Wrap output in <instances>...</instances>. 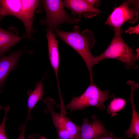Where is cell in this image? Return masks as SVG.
Returning <instances> with one entry per match:
<instances>
[{"label":"cell","mask_w":139,"mask_h":139,"mask_svg":"<svg viewBox=\"0 0 139 139\" xmlns=\"http://www.w3.org/2000/svg\"><path fill=\"white\" fill-rule=\"evenodd\" d=\"M73 29L71 32L64 31L59 28L54 31L61 40L73 48L81 56L88 69L90 81H93V68L95 64V56L90 50L95 43L94 36L93 32L88 29L80 32V28L77 25H75Z\"/></svg>","instance_id":"obj_1"},{"label":"cell","mask_w":139,"mask_h":139,"mask_svg":"<svg viewBox=\"0 0 139 139\" xmlns=\"http://www.w3.org/2000/svg\"><path fill=\"white\" fill-rule=\"evenodd\" d=\"M40 1L36 0H0V19L8 15L15 16L24 24L29 40L32 38L35 11ZM0 19V20H1Z\"/></svg>","instance_id":"obj_2"},{"label":"cell","mask_w":139,"mask_h":139,"mask_svg":"<svg viewBox=\"0 0 139 139\" xmlns=\"http://www.w3.org/2000/svg\"><path fill=\"white\" fill-rule=\"evenodd\" d=\"M114 31L113 38L109 46L101 54L95 56V64L104 59L111 58L124 63L125 67L128 69L137 68L136 60L138 58L123 40L121 35V29Z\"/></svg>","instance_id":"obj_3"},{"label":"cell","mask_w":139,"mask_h":139,"mask_svg":"<svg viewBox=\"0 0 139 139\" xmlns=\"http://www.w3.org/2000/svg\"><path fill=\"white\" fill-rule=\"evenodd\" d=\"M108 90L102 91L93 81H90L88 86L81 95L73 97L71 101L64 106L71 111L82 110L91 106L97 107L101 110L106 108L104 103L110 98H114Z\"/></svg>","instance_id":"obj_4"},{"label":"cell","mask_w":139,"mask_h":139,"mask_svg":"<svg viewBox=\"0 0 139 139\" xmlns=\"http://www.w3.org/2000/svg\"><path fill=\"white\" fill-rule=\"evenodd\" d=\"M46 17L41 21V24L46 26V31L53 32L61 24L67 23L76 24L80 19L68 14L65 11L63 1L44 0L41 1Z\"/></svg>","instance_id":"obj_5"},{"label":"cell","mask_w":139,"mask_h":139,"mask_svg":"<svg viewBox=\"0 0 139 139\" xmlns=\"http://www.w3.org/2000/svg\"><path fill=\"white\" fill-rule=\"evenodd\" d=\"M138 1L126 0L121 5L114 8L105 23L114 30L121 29L126 22L133 23L137 21L139 16Z\"/></svg>","instance_id":"obj_6"},{"label":"cell","mask_w":139,"mask_h":139,"mask_svg":"<svg viewBox=\"0 0 139 139\" xmlns=\"http://www.w3.org/2000/svg\"><path fill=\"white\" fill-rule=\"evenodd\" d=\"M43 101L46 106L44 112L50 115L57 131L66 130L74 139H78L80 132L79 126L76 125L70 118L64 114L57 113L55 111V102L53 99L47 97L44 99Z\"/></svg>","instance_id":"obj_7"},{"label":"cell","mask_w":139,"mask_h":139,"mask_svg":"<svg viewBox=\"0 0 139 139\" xmlns=\"http://www.w3.org/2000/svg\"><path fill=\"white\" fill-rule=\"evenodd\" d=\"M92 118L93 121L91 122L87 118L83 119L82 124L79 126L80 132L78 139H97L109 133L96 116H92Z\"/></svg>","instance_id":"obj_8"},{"label":"cell","mask_w":139,"mask_h":139,"mask_svg":"<svg viewBox=\"0 0 139 139\" xmlns=\"http://www.w3.org/2000/svg\"><path fill=\"white\" fill-rule=\"evenodd\" d=\"M63 2L64 7L71 11L73 16L77 15L80 19L82 14L85 17L89 18L101 13L98 8L91 5L86 0H65Z\"/></svg>","instance_id":"obj_9"},{"label":"cell","mask_w":139,"mask_h":139,"mask_svg":"<svg viewBox=\"0 0 139 139\" xmlns=\"http://www.w3.org/2000/svg\"><path fill=\"white\" fill-rule=\"evenodd\" d=\"M47 37L49 58L55 75L58 90L60 91L58 76L59 64V55L58 46L59 42L56 38L55 34L53 32H47Z\"/></svg>","instance_id":"obj_10"},{"label":"cell","mask_w":139,"mask_h":139,"mask_svg":"<svg viewBox=\"0 0 139 139\" xmlns=\"http://www.w3.org/2000/svg\"><path fill=\"white\" fill-rule=\"evenodd\" d=\"M127 84L129 85L131 88V94L129 100L131 102L132 115L131 121L128 128L126 130L125 136L131 137L135 135V139L139 138V115L137 113L134 104V96L135 90L139 87V84L136 83L131 80L128 81Z\"/></svg>","instance_id":"obj_11"},{"label":"cell","mask_w":139,"mask_h":139,"mask_svg":"<svg viewBox=\"0 0 139 139\" xmlns=\"http://www.w3.org/2000/svg\"><path fill=\"white\" fill-rule=\"evenodd\" d=\"M21 50L13 52L7 56L0 57V88L2 87L7 75L15 67L22 55Z\"/></svg>","instance_id":"obj_12"},{"label":"cell","mask_w":139,"mask_h":139,"mask_svg":"<svg viewBox=\"0 0 139 139\" xmlns=\"http://www.w3.org/2000/svg\"><path fill=\"white\" fill-rule=\"evenodd\" d=\"M15 31H13L10 28L6 30L0 27V56L3 55L12 47L22 39L27 38L25 34L18 36Z\"/></svg>","instance_id":"obj_13"},{"label":"cell","mask_w":139,"mask_h":139,"mask_svg":"<svg viewBox=\"0 0 139 139\" xmlns=\"http://www.w3.org/2000/svg\"><path fill=\"white\" fill-rule=\"evenodd\" d=\"M42 82L43 80H42L37 83L33 90H29L28 91V112L25 122L27 123L28 121L32 119L31 111L38 102L42 98L44 93Z\"/></svg>","instance_id":"obj_14"},{"label":"cell","mask_w":139,"mask_h":139,"mask_svg":"<svg viewBox=\"0 0 139 139\" xmlns=\"http://www.w3.org/2000/svg\"><path fill=\"white\" fill-rule=\"evenodd\" d=\"M126 103V101L122 98H114L111 101L109 105L107 106V111L112 116H114L117 115V112L124 108Z\"/></svg>","instance_id":"obj_15"},{"label":"cell","mask_w":139,"mask_h":139,"mask_svg":"<svg viewBox=\"0 0 139 139\" xmlns=\"http://www.w3.org/2000/svg\"><path fill=\"white\" fill-rule=\"evenodd\" d=\"M10 106L7 105L5 108V114L3 120L0 125V139H7L5 131V124L6 120L7 119V116Z\"/></svg>","instance_id":"obj_16"},{"label":"cell","mask_w":139,"mask_h":139,"mask_svg":"<svg viewBox=\"0 0 139 139\" xmlns=\"http://www.w3.org/2000/svg\"><path fill=\"white\" fill-rule=\"evenodd\" d=\"M139 26L138 24L133 27H129L128 29L125 31V33H128L129 34L139 33Z\"/></svg>","instance_id":"obj_17"},{"label":"cell","mask_w":139,"mask_h":139,"mask_svg":"<svg viewBox=\"0 0 139 139\" xmlns=\"http://www.w3.org/2000/svg\"><path fill=\"white\" fill-rule=\"evenodd\" d=\"M113 134L112 132L102 135L97 139H124L123 137H114Z\"/></svg>","instance_id":"obj_18"},{"label":"cell","mask_w":139,"mask_h":139,"mask_svg":"<svg viewBox=\"0 0 139 139\" xmlns=\"http://www.w3.org/2000/svg\"><path fill=\"white\" fill-rule=\"evenodd\" d=\"M27 123L20 125L19 127V129L20 131V135L18 139H25L24 136L25 129Z\"/></svg>","instance_id":"obj_19"},{"label":"cell","mask_w":139,"mask_h":139,"mask_svg":"<svg viewBox=\"0 0 139 139\" xmlns=\"http://www.w3.org/2000/svg\"><path fill=\"white\" fill-rule=\"evenodd\" d=\"M27 139H47L45 137L38 134H33L28 136Z\"/></svg>","instance_id":"obj_20"},{"label":"cell","mask_w":139,"mask_h":139,"mask_svg":"<svg viewBox=\"0 0 139 139\" xmlns=\"http://www.w3.org/2000/svg\"><path fill=\"white\" fill-rule=\"evenodd\" d=\"M3 108V107L2 106H0V110L1 109H2Z\"/></svg>","instance_id":"obj_21"}]
</instances>
